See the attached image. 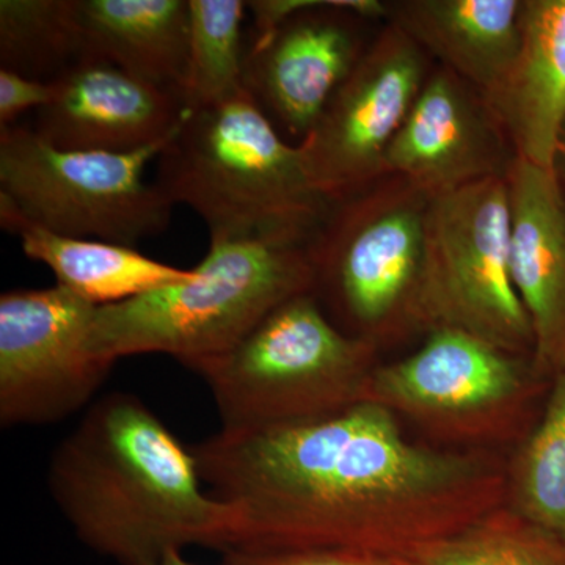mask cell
<instances>
[{"mask_svg": "<svg viewBox=\"0 0 565 565\" xmlns=\"http://www.w3.org/2000/svg\"><path fill=\"white\" fill-rule=\"evenodd\" d=\"M192 452L210 492L236 511L226 550L385 557L459 533L503 505L509 456L412 440L374 403L266 429L218 430Z\"/></svg>", "mask_w": 565, "mask_h": 565, "instance_id": "6da1fadb", "label": "cell"}, {"mask_svg": "<svg viewBox=\"0 0 565 565\" xmlns=\"http://www.w3.org/2000/svg\"><path fill=\"white\" fill-rule=\"evenodd\" d=\"M185 448L140 397H99L51 457L52 500L82 544L120 565L191 545L225 552L237 515L203 489Z\"/></svg>", "mask_w": 565, "mask_h": 565, "instance_id": "7a4b0ae2", "label": "cell"}, {"mask_svg": "<svg viewBox=\"0 0 565 565\" xmlns=\"http://www.w3.org/2000/svg\"><path fill=\"white\" fill-rule=\"evenodd\" d=\"M156 185L195 211L210 239L311 243L333 206L311 184L299 145L282 140L247 92L188 111L159 152Z\"/></svg>", "mask_w": 565, "mask_h": 565, "instance_id": "3957f363", "label": "cell"}, {"mask_svg": "<svg viewBox=\"0 0 565 565\" xmlns=\"http://www.w3.org/2000/svg\"><path fill=\"white\" fill-rule=\"evenodd\" d=\"M311 243L210 239V250L188 280L96 308L93 348L115 363L163 353L189 370L222 355L275 308L315 291Z\"/></svg>", "mask_w": 565, "mask_h": 565, "instance_id": "277c9868", "label": "cell"}, {"mask_svg": "<svg viewBox=\"0 0 565 565\" xmlns=\"http://www.w3.org/2000/svg\"><path fill=\"white\" fill-rule=\"evenodd\" d=\"M379 348L345 333L313 292L275 308L241 343L191 367L206 382L221 430L322 418L363 403Z\"/></svg>", "mask_w": 565, "mask_h": 565, "instance_id": "5b68a950", "label": "cell"}, {"mask_svg": "<svg viewBox=\"0 0 565 565\" xmlns=\"http://www.w3.org/2000/svg\"><path fill=\"white\" fill-rule=\"evenodd\" d=\"M550 382L533 359L437 327L418 351L375 367L363 403L388 408L441 448L511 452L537 422Z\"/></svg>", "mask_w": 565, "mask_h": 565, "instance_id": "8992f818", "label": "cell"}, {"mask_svg": "<svg viewBox=\"0 0 565 565\" xmlns=\"http://www.w3.org/2000/svg\"><path fill=\"white\" fill-rule=\"evenodd\" d=\"M430 199L385 177L333 203L311 243L315 296L345 333L377 345L422 332Z\"/></svg>", "mask_w": 565, "mask_h": 565, "instance_id": "52a82bcc", "label": "cell"}, {"mask_svg": "<svg viewBox=\"0 0 565 565\" xmlns=\"http://www.w3.org/2000/svg\"><path fill=\"white\" fill-rule=\"evenodd\" d=\"M166 143L134 152L70 151L29 126L2 129L0 195L52 233L136 247L172 222L174 204L143 178Z\"/></svg>", "mask_w": 565, "mask_h": 565, "instance_id": "ba28073f", "label": "cell"}, {"mask_svg": "<svg viewBox=\"0 0 565 565\" xmlns=\"http://www.w3.org/2000/svg\"><path fill=\"white\" fill-rule=\"evenodd\" d=\"M419 322L424 333L452 327L533 359V327L512 280L505 177L430 199Z\"/></svg>", "mask_w": 565, "mask_h": 565, "instance_id": "9c48e42d", "label": "cell"}, {"mask_svg": "<svg viewBox=\"0 0 565 565\" xmlns=\"http://www.w3.org/2000/svg\"><path fill=\"white\" fill-rule=\"evenodd\" d=\"M95 305L61 286L0 296V424L50 426L90 407L115 362L93 348Z\"/></svg>", "mask_w": 565, "mask_h": 565, "instance_id": "30bf717a", "label": "cell"}, {"mask_svg": "<svg viewBox=\"0 0 565 565\" xmlns=\"http://www.w3.org/2000/svg\"><path fill=\"white\" fill-rule=\"evenodd\" d=\"M427 54L386 25L353 66L302 141L308 177L337 203L386 177V152L429 77Z\"/></svg>", "mask_w": 565, "mask_h": 565, "instance_id": "8fae6325", "label": "cell"}, {"mask_svg": "<svg viewBox=\"0 0 565 565\" xmlns=\"http://www.w3.org/2000/svg\"><path fill=\"white\" fill-rule=\"evenodd\" d=\"M386 14L388 2L379 0H307L247 44L245 90L278 132L300 143L366 50L362 22Z\"/></svg>", "mask_w": 565, "mask_h": 565, "instance_id": "7c38bea8", "label": "cell"}, {"mask_svg": "<svg viewBox=\"0 0 565 565\" xmlns=\"http://www.w3.org/2000/svg\"><path fill=\"white\" fill-rule=\"evenodd\" d=\"M515 151L484 93L440 66L419 92L386 152V177L437 196L504 178Z\"/></svg>", "mask_w": 565, "mask_h": 565, "instance_id": "4fadbf2b", "label": "cell"}, {"mask_svg": "<svg viewBox=\"0 0 565 565\" xmlns=\"http://www.w3.org/2000/svg\"><path fill=\"white\" fill-rule=\"evenodd\" d=\"M54 99L31 128L70 151L134 152L166 143L188 115L178 93L104 61H88L55 82Z\"/></svg>", "mask_w": 565, "mask_h": 565, "instance_id": "5bb4252c", "label": "cell"}, {"mask_svg": "<svg viewBox=\"0 0 565 565\" xmlns=\"http://www.w3.org/2000/svg\"><path fill=\"white\" fill-rule=\"evenodd\" d=\"M512 280L534 333V370L565 367V195L552 170L515 158L505 174Z\"/></svg>", "mask_w": 565, "mask_h": 565, "instance_id": "9a60e30c", "label": "cell"}, {"mask_svg": "<svg viewBox=\"0 0 565 565\" xmlns=\"http://www.w3.org/2000/svg\"><path fill=\"white\" fill-rule=\"evenodd\" d=\"M484 96L516 158L553 172L565 121V0H523L515 61Z\"/></svg>", "mask_w": 565, "mask_h": 565, "instance_id": "2e32d148", "label": "cell"}, {"mask_svg": "<svg viewBox=\"0 0 565 565\" xmlns=\"http://www.w3.org/2000/svg\"><path fill=\"white\" fill-rule=\"evenodd\" d=\"M523 0H397L386 21L445 68L489 95L520 46Z\"/></svg>", "mask_w": 565, "mask_h": 565, "instance_id": "e0dca14e", "label": "cell"}, {"mask_svg": "<svg viewBox=\"0 0 565 565\" xmlns=\"http://www.w3.org/2000/svg\"><path fill=\"white\" fill-rule=\"evenodd\" d=\"M93 61L109 62L184 99L189 0H74Z\"/></svg>", "mask_w": 565, "mask_h": 565, "instance_id": "ac0fdd59", "label": "cell"}, {"mask_svg": "<svg viewBox=\"0 0 565 565\" xmlns=\"http://www.w3.org/2000/svg\"><path fill=\"white\" fill-rule=\"evenodd\" d=\"M0 225L20 241L32 262L54 274L55 285L85 302L104 307L188 280L192 269L141 255L136 247L61 236L41 228L0 195Z\"/></svg>", "mask_w": 565, "mask_h": 565, "instance_id": "d6986e66", "label": "cell"}, {"mask_svg": "<svg viewBox=\"0 0 565 565\" xmlns=\"http://www.w3.org/2000/svg\"><path fill=\"white\" fill-rule=\"evenodd\" d=\"M504 504L565 541V367L533 429L509 452Z\"/></svg>", "mask_w": 565, "mask_h": 565, "instance_id": "ffe728a7", "label": "cell"}, {"mask_svg": "<svg viewBox=\"0 0 565 565\" xmlns=\"http://www.w3.org/2000/svg\"><path fill=\"white\" fill-rule=\"evenodd\" d=\"M88 61L74 0L0 2V70L52 84Z\"/></svg>", "mask_w": 565, "mask_h": 565, "instance_id": "44dd1931", "label": "cell"}, {"mask_svg": "<svg viewBox=\"0 0 565 565\" xmlns=\"http://www.w3.org/2000/svg\"><path fill=\"white\" fill-rule=\"evenodd\" d=\"M390 559L396 565H565V541L503 504L459 533Z\"/></svg>", "mask_w": 565, "mask_h": 565, "instance_id": "7402d4cb", "label": "cell"}, {"mask_svg": "<svg viewBox=\"0 0 565 565\" xmlns=\"http://www.w3.org/2000/svg\"><path fill=\"white\" fill-rule=\"evenodd\" d=\"M189 65L184 103L189 110L215 106L247 92L244 87L243 0H189Z\"/></svg>", "mask_w": 565, "mask_h": 565, "instance_id": "603a6c76", "label": "cell"}, {"mask_svg": "<svg viewBox=\"0 0 565 565\" xmlns=\"http://www.w3.org/2000/svg\"><path fill=\"white\" fill-rule=\"evenodd\" d=\"M222 565H396L390 557L351 550H288L252 552L226 550Z\"/></svg>", "mask_w": 565, "mask_h": 565, "instance_id": "cb8c5ba5", "label": "cell"}, {"mask_svg": "<svg viewBox=\"0 0 565 565\" xmlns=\"http://www.w3.org/2000/svg\"><path fill=\"white\" fill-rule=\"evenodd\" d=\"M55 82H43L0 70V131L20 125L21 115L39 111L54 99Z\"/></svg>", "mask_w": 565, "mask_h": 565, "instance_id": "d4e9b609", "label": "cell"}, {"mask_svg": "<svg viewBox=\"0 0 565 565\" xmlns=\"http://www.w3.org/2000/svg\"><path fill=\"white\" fill-rule=\"evenodd\" d=\"M553 173L557 180L565 182V121L557 136L555 161H553Z\"/></svg>", "mask_w": 565, "mask_h": 565, "instance_id": "484cf974", "label": "cell"}, {"mask_svg": "<svg viewBox=\"0 0 565 565\" xmlns=\"http://www.w3.org/2000/svg\"><path fill=\"white\" fill-rule=\"evenodd\" d=\"M151 565H199L189 561L188 557L184 556L182 552H173L169 553V555L163 556L162 559H159L158 563Z\"/></svg>", "mask_w": 565, "mask_h": 565, "instance_id": "4316f807", "label": "cell"}]
</instances>
